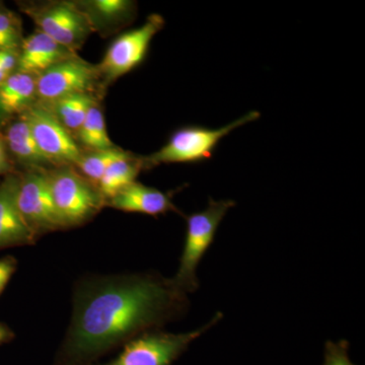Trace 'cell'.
Here are the masks:
<instances>
[{
	"mask_svg": "<svg viewBox=\"0 0 365 365\" xmlns=\"http://www.w3.org/2000/svg\"><path fill=\"white\" fill-rule=\"evenodd\" d=\"M324 365H355L349 357V342L327 341Z\"/></svg>",
	"mask_w": 365,
	"mask_h": 365,
	"instance_id": "20",
	"label": "cell"
},
{
	"mask_svg": "<svg viewBox=\"0 0 365 365\" xmlns=\"http://www.w3.org/2000/svg\"><path fill=\"white\" fill-rule=\"evenodd\" d=\"M163 26L165 20L162 16L151 14L143 26L125 33L115 40L106 53L100 67L106 78H120L143 63L150 50L151 41Z\"/></svg>",
	"mask_w": 365,
	"mask_h": 365,
	"instance_id": "7",
	"label": "cell"
},
{
	"mask_svg": "<svg viewBox=\"0 0 365 365\" xmlns=\"http://www.w3.org/2000/svg\"><path fill=\"white\" fill-rule=\"evenodd\" d=\"M128 153L119 148H108V150H96L88 155H81L76 165L91 181L98 182L106 170L113 163L127 157Z\"/></svg>",
	"mask_w": 365,
	"mask_h": 365,
	"instance_id": "19",
	"label": "cell"
},
{
	"mask_svg": "<svg viewBox=\"0 0 365 365\" xmlns=\"http://www.w3.org/2000/svg\"><path fill=\"white\" fill-rule=\"evenodd\" d=\"M97 13L105 18H115L129 11L131 2L125 0H96L93 2Z\"/></svg>",
	"mask_w": 365,
	"mask_h": 365,
	"instance_id": "22",
	"label": "cell"
},
{
	"mask_svg": "<svg viewBox=\"0 0 365 365\" xmlns=\"http://www.w3.org/2000/svg\"><path fill=\"white\" fill-rule=\"evenodd\" d=\"M48 177L55 210L63 228L88 222L105 204L98 190L71 169L56 170Z\"/></svg>",
	"mask_w": 365,
	"mask_h": 365,
	"instance_id": "5",
	"label": "cell"
},
{
	"mask_svg": "<svg viewBox=\"0 0 365 365\" xmlns=\"http://www.w3.org/2000/svg\"><path fill=\"white\" fill-rule=\"evenodd\" d=\"M36 95V78L31 74L16 72L0 85V109L18 113L30 104Z\"/></svg>",
	"mask_w": 365,
	"mask_h": 365,
	"instance_id": "15",
	"label": "cell"
},
{
	"mask_svg": "<svg viewBox=\"0 0 365 365\" xmlns=\"http://www.w3.org/2000/svg\"><path fill=\"white\" fill-rule=\"evenodd\" d=\"M18 182L19 179L11 176L0 184V250L29 246L37 240L16 205Z\"/></svg>",
	"mask_w": 365,
	"mask_h": 365,
	"instance_id": "11",
	"label": "cell"
},
{
	"mask_svg": "<svg viewBox=\"0 0 365 365\" xmlns=\"http://www.w3.org/2000/svg\"><path fill=\"white\" fill-rule=\"evenodd\" d=\"M7 167H9V165H7L6 148H4L2 141L0 140V175L6 172Z\"/></svg>",
	"mask_w": 365,
	"mask_h": 365,
	"instance_id": "26",
	"label": "cell"
},
{
	"mask_svg": "<svg viewBox=\"0 0 365 365\" xmlns=\"http://www.w3.org/2000/svg\"><path fill=\"white\" fill-rule=\"evenodd\" d=\"M110 207L125 212L143 213L158 216L169 211H178L172 202V195L163 193L160 190L144 186L140 182H133L120 190L116 195L106 202Z\"/></svg>",
	"mask_w": 365,
	"mask_h": 365,
	"instance_id": "12",
	"label": "cell"
},
{
	"mask_svg": "<svg viewBox=\"0 0 365 365\" xmlns=\"http://www.w3.org/2000/svg\"><path fill=\"white\" fill-rule=\"evenodd\" d=\"M188 294L158 273L93 275L76 282L71 324L52 365H96L188 313Z\"/></svg>",
	"mask_w": 365,
	"mask_h": 365,
	"instance_id": "1",
	"label": "cell"
},
{
	"mask_svg": "<svg viewBox=\"0 0 365 365\" xmlns=\"http://www.w3.org/2000/svg\"><path fill=\"white\" fill-rule=\"evenodd\" d=\"M25 119L30 125L38 148L48 163L76 165L81 158L78 144L49 110L30 108Z\"/></svg>",
	"mask_w": 365,
	"mask_h": 365,
	"instance_id": "8",
	"label": "cell"
},
{
	"mask_svg": "<svg viewBox=\"0 0 365 365\" xmlns=\"http://www.w3.org/2000/svg\"><path fill=\"white\" fill-rule=\"evenodd\" d=\"M143 168H146L144 158L137 160L129 155L113 163L98 182V192L105 202L116 195L120 190L135 182L137 175Z\"/></svg>",
	"mask_w": 365,
	"mask_h": 365,
	"instance_id": "14",
	"label": "cell"
},
{
	"mask_svg": "<svg viewBox=\"0 0 365 365\" xmlns=\"http://www.w3.org/2000/svg\"><path fill=\"white\" fill-rule=\"evenodd\" d=\"M0 6H1V4H0Z\"/></svg>",
	"mask_w": 365,
	"mask_h": 365,
	"instance_id": "28",
	"label": "cell"
},
{
	"mask_svg": "<svg viewBox=\"0 0 365 365\" xmlns=\"http://www.w3.org/2000/svg\"><path fill=\"white\" fill-rule=\"evenodd\" d=\"M32 16L40 32L66 49L78 45L88 32L86 16L71 4H51L34 11Z\"/></svg>",
	"mask_w": 365,
	"mask_h": 365,
	"instance_id": "10",
	"label": "cell"
},
{
	"mask_svg": "<svg viewBox=\"0 0 365 365\" xmlns=\"http://www.w3.org/2000/svg\"><path fill=\"white\" fill-rule=\"evenodd\" d=\"M96 78V69L76 58H66L36 78V95L51 103L78 93H88Z\"/></svg>",
	"mask_w": 365,
	"mask_h": 365,
	"instance_id": "9",
	"label": "cell"
},
{
	"mask_svg": "<svg viewBox=\"0 0 365 365\" xmlns=\"http://www.w3.org/2000/svg\"><path fill=\"white\" fill-rule=\"evenodd\" d=\"M235 201L215 200L210 198L207 207L200 212L187 217V234L184 249L180 259L179 269L173 277L175 283L186 294L198 289L197 268L201 260L215 242L216 232L227 215L228 210L235 207Z\"/></svg>",
	"mask_w": 365,
	"mask_h": 365,
	"instance_id": "2",
	"label": "cell"
},
{
	"mask_svg": "<svg viewBox=\"0 0 365 365\" xmlns=\"http://www.w3.org/2000/svg\"><path fill=\"white\" fill-rule=\"evenodd\" d=\"M260 116L258 111H252L218 129L199 125L182 127L172 134L160 150L144 158L146 168L160 163H194L210 160L225 136L239 127L256 121Z\"/></svg>",
	"mask_w": 365,
	"mask_h": 365,
	"instance_id": "3",
	"label": "cell"
},
{
	"mask_svg": "<svg viewBox=\"0 0 365 365\" xmlns=\"http://www.w3.org/2000/svg\"><path fill=\"white\" fill-rule=\"evenodd\" d=\"M9 76H11V73L0 69V85H1V83H4V81H6V79L9 78Z\"/></svg>",
	"mask_w": 365,
	"mask_h": 365,
	"instance_id": "27",
	"label": "cell"
},
{
	"mask_svg": "<svg viewBox=\"0 0 365 365\" xmlns=\"http://www.w3.org/2000/svg\"><path fill=\"white\" fill-rule=\"evenodd\" d=\"M19 29L9 14L0 13V50H14L19 44Z\"/></svg>",
	"mask_w": 365,
	"mask_h": 365,
	"instance_id": "21",
	"label": "cell"
},
{
	"mask_svg": "<svg viewBox=\"0 0 365 365\" xmlns=\"http://www.w3.org/2000/svg\"><path fill=\"white\" fill-rule=\"evenodd\" d=\"M18 62L19 58L14 50H0V69L11 73Z\"/></svg>",
	"mask_w": 365,
	"mask_h": 365,
	"instance_id": "24",
	"label": "cell"
},
{
	"mask_svg": "<svg viewBox=\"0 0 365 365\" xmlns=\"http://www.w3.org/2000/svg\"><path fill=\"white\" fill-rule=\"evenodd\" d=\"M6 136L9 150L21 162L32 165L48 163L38 148L30 125L26 119L11 125Z\"/></svg>",
	"mask_w": 365,
	"mask_h": 365,
	"instance_id": "17",
	"label": "cell"
},
{
	"mask_svg": "<svg viewBox=\"0 0 365 365\" xmlns=\"http://www.w3.org/2000/svg\"><path fill=\"white\" fill-rule=\"evenodd\" d=\"M16 205L34 235L61 230L53 202L49 177L42 172H31L19 179Z\"/></svg>",
	"mask_w": 365,
	"mask_h": 365,
	"instance_id": "6",
	"label": "cell"
},
{
	"mask_svg": "<svg viewBox=\"0 0 365 365\" xmlns=\"http://www.w3.org/2000/svg\"><path fill=\"white\" fill-rule=\"evenodd\" d=\"M50 105H52L50 112L62 126L69 130L78 131L93 102L88 93H78L59 98Z\"/></svg>",
	"mask_w": 365,
	"mask_h": 365,
	"instance_id": "16",
	"label": "cell"
},
{
	"mask_svg": "<svg viewBox=\"0 0 365 365\" xmlns=\"http://www.w3.org/2000/svg\"><path fill=\"white\" fill-rule=\"evenodd\" d=\"M14 339V333L9 326L0 322V345L6 344Z\"/></svg>",
	"mask_w": 365,
	"mask_h": 365,
	"instance_id": "25",
	"label": "cell"
},
{
	"mask_svg": "<svg viewBox=\"0 0 365 365\" xmlns=\"http://www.w3.org/2000/svg\"><path fill=\"white\" fill-rule=\"evenodd\" d=\"M66 58H68L66 48L39 31L24 41L23 50L19 57V72L38 76Z\"/></svg>",
	"mask_w": 365,
	"mask_h": 365,
	"instance_id": "13",
	"label": "cell"
},
{
	"mask_svg": "<svg viewBox=\"0 0 365 365\" xmlns=\"http://www.w3.org/2000/svg\"><path fill=\"white\" fill-rule=\"evenodd\" d=\"M223 318L218 312L207 324L187 333L150 331L125 344L121 352L106 364L96 365H173L188 350L189 346Z\"/></svg>",
	"mask_w": 365,
	"mask_h": 365,
	"instance_id": "4",
	"label": "cell"
},
{
	"mask_svg": "<svg viewBox=\"0 0 365 365\" xmlns=\"http://www.w3.org/2000/svg\"><path fill=\"white\" fill-rule=\"evenodd\" d=\"M78 132L79 140L88 148L96 150L114 148V144L106 128L103 113L97 106H91L85 121Z\"/></svg>",
	"mask_w": 365,
	"mask_h": 365,
	"instance_id": "18",
	"label": "cell"
},
{
	"mask_svg": "<svg viewBox=\"0 0 365 365\" xmlns=\"http://www.w3.org/2000/svg\"><path fill=\"white\" fill-rule=\"evenodd\" d=\"M18 268V260L14 256H6L0 259V294L9 284Z\"/></svg>",
	"mask_w": 365,
	"mask_h": 365,
	"instance_id": "23",
	"label": "cell"
}]
</instances>
